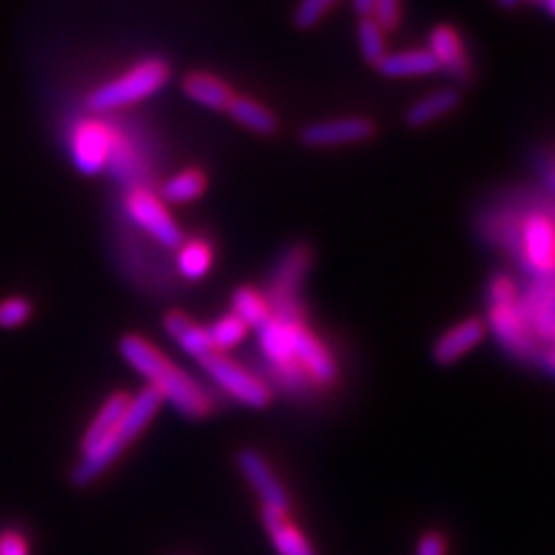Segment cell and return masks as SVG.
Returning <instances> with one entry per match:
<instances>
[{
    "instance_id": "6da1fadb",
    "label": "cell",
    "mask_w": 555,
    "mask_h": 555,
    "mask_svg": "<svg viewBox=\"0 0 555 555\" xmlns=\"http://www.w3.org/2000/svg\"><path fill=\"white\" fill-rule=\"evenodd\" d=\"M118 352L130 366L149 379V387L160 393L179 414L188 420H204L214 412V398L199 382L169 361L158 347L137 334H126L118 343Z\"/></svg>"
},
{
    "instance_id": "7a4b0ae2",
    "label": "cell",
    "mask_w": 555,
    "mask_h": 555,
    "mask_svg": "<svg viewBox=\"0 0 555 555\" xmlns=\"http://www.w3.org/2000/svg\"><path fill=\"white\" fill-rule=\"evenodd\" d=\"M160 405L163 398L153 387L139 391L130 401L126 414L120 416V422L107 433V438L95 444L89 454H81V461L75 465L73 475H69L77 489H86V486H91L95 479L107 473L120 459V454L146 430Z\"/></svg>"
},
{
    "instance_id": "3957f363",
    "label": "cell",
    "mask_w": 555,
    "mask_h": 555,
    "mask_svg": "<svg viewBox=\"0 0 555 555\" xmlns=\"http://www.w3.org/2000/svg\"><path fill=\"white\" fill-rule=\"evenodd\" d=\"M486 328L512 359L520 363H537L542 354V343L534 338L518 304V289L509 275H493L489 283V322Z\"/></svg>"
},
{
    "instance_id": "277c9868",
    "label": "cell",
    "mask_w": 555,
    "mask_h": 555,
    "mask_svg": "<svg viewBox=\"0 0 555 555\" xmlns=\"http://www.w3.org/2000/svg\"><path fill=\"white\" fill-rule=\"evenodd\" d=\"M310 264H312V250L304 246V243L287 248L283 257L278 259V264L271 273L269 289L264 294L271 318L275 322L287 324V326L306 324V310H304L299 292L310 271Z\"/></svg>"
},
{
    "instance_id": "5b68a950",
    "label": "cell",
    "mask_w": 555,
    "mask_h": 555,
    "mask_svg": "<svg viewBox=\"0 0 555 555\" xmlns=\"http://www.w3.org/2000/svg\"><path fill=\"white\" fill-rule=\"evenodd\" d=\"M171 77V67L163 59H149L130 67L126 75L102 83L89 98H86V107L95 114L114 112L120 107H128L139 100H146L158 93Z\"/></svg>"
},
{
    "instance_id": "8992f818",
    "label": "cell",
    "mask_w": 555,
    "mask_h": 555,
    "mask_svg": "<svg viewBox=\"0 0 555 555\" xmlns=\"http://www.w3.org/2000/svg\"><path fill=\"white\" fill-rule=\"evenodd\" d=\"M199 361L202 371L208 375L214 385L228 393L232 401L246 405L250 410H264L271 403V391L259 382L248 366L230 359L222 352H206Z\"/></svg>"
},
{
    "instance_id": "52a82bcc",
    "label": "cell",
    "mask_w": 555,
    "mask_h": 555,
    "mask_svg": "<svg viewBox=\"0 0 555 555\" xmlns=\"http://www.w3.org/2000/svg\"><path fill=\"white\" fill-rule=\"evenodd\" d=\"M69 153H73L77 171H81L83 177H95L112 160L114 132L100 120H79L73 137H69Z\"/></svg>"
},
{
    "instance_id": "ba28073f",
    "label": "cell",
    "mask_w": 555,
    "mask_h": 555,
    "mask_svg": "<svg viewBox=\"0 0 555 555\" xmlns=\"http://www.w3.org/2000/svg\"><path fill=\"white\" fill-rule=\"evenodd\" d=\"M126 211L134 220L137 228H142L165 248H179L183 243V232L171 214L165 208L158 195L149 193V190L137 188L128 195Z\"/></svg>"
},
{
    "instance_id": "9c48e42d",
    "label": "cell",
    "mask_w": 555,
    "mask_h": 555,
    "mask_svg": "<svg viewBox=\"0 0 555 555\" xmlns=\"http://www.w3.org/2000/svg\"><path fill=\"white\" fill-rule=\"evenodd\" d=\"M377 134V124L363 116H347L308 124L299 130V142L306 149H328L343 144H359L369 142Z\"/></svg>"
},
{
    "instance_id": "30bf717a",
    "label": "cell",
    "mask_w": 555,
    "mask_h": 555,
    "mask_svg": "<svg viewBox=\"0 0 555 555\" xmlns=\"http://www.w3.org/2000/svg\"><path fill=\"white\" fill-rule=\"evenodd\" d=\"M518 304L534 338L544 345H551L555 334L553 273H534L528 289L518 297Z\"/></svg>"
},
{
    "instance_id": "8fae6325",
    "label": "cell",
    "mask_w": 555,
    "mask_h": 555,
    "mask_svg": "<svg viewBox=\"0 0 555 555\" xmlns=\"http://www.w3.org/2000/svg\"><path fill=\"white\" fill-rule=\"evenodd\" d=\"M236 465L243 473V477H246L248 483L253 486L257 498L262 500V507L289 514V509H292L289 493L285 491V486L281 483V479L275 477L269 461L259 454V451L241 449L236 454Z\"/></svg>"
},
{
    "instance_id": "7c38bea8",
    "label": "cell",
    "mask_w": 555,
    "mask_h": 555,
    "mask_svg": "<svg viewBox=\"0 0 555 555\" xmlns=\"http://www.w3.org/2000/svg\"><path fill=\"white\" fill-rule=\"evenodd\" d=\"M428 51L436 59L438 67L444 69L447 77L456 83H470L475 77L470 54L461 38V33L454 26L440 24L428 35Z\"/></svg>"
},
{
    "instance_id": "4fadbf2b",
    "label": "cell",
    "mask_w": 555,
    "mask_h": 555,
    "mask_svg": "<svg viewBox=\"0 0 555 555\" xmlns=\"http://www.w3.org/2000/svg\"><path fill=\"white\" fill-rule=\"evenodd\" d=\"M292 345H294V359H297L304 373L315 382V387L334 385L338 377V363L334 354L326 350L324 343L308 332L306 324L292 328Z\"/></svg>"
},
{
    "instance_id": "5bb4252c",
    "label": "cell",
    "mask_w": 555,
    "mask_h": 555,
    "mask_svg": "<svg viewBox=\"0 0 555 555\" xmlns=\"http://www.w3.org/2000/svg\"><path fill=\"white\" fill-rule=\"evenodd\" d=\"M486 332H489V328H486L483 320L467 318L456 326L447 328V332L433 343L430 357L442 369L454 366V363H459L463 357H467L475 350V347L483 340Z\"/></svg>"
},
{
    "instance_id": "9a60e30c",
    "label": "cell",
    "mask_w": 555,
    "mask_h": 555,
    "mask_svg": "<svg viewBox=\"0 0 555 555\" xmlns=\"http://www.w3.org/2000/svg\"><path fill=\"white\" fill-rule=\"evenodd\" d=\"M518 243L528 269L534 273H553V222L548 216H530Z\"/></svg>"
},
{
    "instance_id": "2e32d148",
    "label": "cell",
    "mask_w": 555,
    "mask_h": 555,
    "mask_svg": "<svg viewBox=\"0 0 555 555\" xmlns=\"http://www.w3.org/2000/svg\"><path fill=\"white\" fill-rule=\"evenodd\" d=\"M461 102L463 93L459 89H438L412 102L403 114V124L412 130L426 128L430 124H436V120L454 114L461 107Z\"/></svg>"
},
{
    "instance_id": "e0dca14e",
    "label": "cell",
    "mask_w": 555,
    "mask_h": 555,
    "mask_svg": "<svg viewBox=\"0 0 555 555\" xmlns=\"http://www.w3.org/2000/svg\"><path fill=\"white\" fill-rule=\"evenodd\" d=\"M181 86H183V93L190 100L214 112H228L232 98L236 95L228 81L218 79L211 73H202V69H195V73L185 75Z\"/></svg>"
},
{
    "instance_id": "ac0fdd59",
    "label": "cell",
    "mask_w": 555,
    "mask_h": 555,
    "mask_svg": "<svg viewBox=\"0 0 555 555\" xmlns=\"http://www.w3.org/2000/svg\"><path fill=\"white\" fill-rule=\"evenodd\" d=\"M262 524L278 555H318L304 532L289 524V514L262 507Z\"/></svg>"
},
{
    "instance_id": "d6986e66",
    "label": "cell",
    "mask_w": 555,
    "mask_h": 555,
    "mask_svg": "<svg viewBox=\"0 0 555 555\" xmlns=\"http://www.w3.org/2000/svg\"><path fill=\"white\" fill-rule=\"evenodd\" d=\"M375 67H377V73L387 79L436 75L440 69L428 49H412V51H396V54H385Z\"/></svg>"
},
{
    "instance_id": "ffe728a7",
    "label": "cell",
    "mask_w": 555,
    "mask_h": 555,
    "mask_svg": "<svg viewBox=\"0 0 555 555\" xmlns=\"http://www.w3.org/2000/svg\"><path fill=\"white\" fill-rule=\"evenodd\" d=\"M292 328L294 326L275 322L273 318H269L262 326H257V340L264 361L273 363V366H299L297 359H294Z\"/></svg>"
},
{
    "instance_id": "44dd1931",
    "label": "cell",
    "mask_w": 555,
    "mask_h": 555,
    "mask_svg": "<svg viewBox=\"0 0 555 555\" xmlns=\"http://www.w3.org/2000/svg\"><path fill=\"white\" fill-rule=\"evenodd\" d=\"M228 114L236 120L238 126L248 128L259 137H273L278 132V126H281V120H278V116L267 107V104L257 102L248 95H234L228 107Z\"/></svg>"
},
{
    "instance_id": "7402d4cb",
    "label": "cell",
    "mask_w": 555,
    "mask_h": 555,
    "mask_svg": "<svg viewBox=\"0 0 555 555\" xmlns=\"http://www.w3.org/2000/svg\"><path fill=\"white\" fill-rule=\"evenodd\" d=\"M163 326L165 332L177 340L181 350L188 352L190 357L202 359L206 352H211V345H208V338H206V328L195 324L185 315V312L169 310L163 320Z\"/></svg>"
},
{
    "instance_id": "603a6c76",
    "label": "cell",
    "mask_w": 555,
    "mask_h": 555,
    "mask_svg": "<svg viewBox=\"0 0 555 555\" xmlns=\"http://www.w3.org/2000/svg\"><path fill=\"white\" fill-rule=\"evenodd\" d=\"M130 393L126 391H116L112 393L104 405L100 408V412L95 414V420L91 422V426L86 428L83 438H81V454H89V451L100 444L104 438H107V433L120 422V416L126 414V410L130 408Z\"/></svg>"
},
{
    "instance_id": "cb8c5ba5",
    "label": "cell",
    "mask_w": 555,
    "mask_h": 555,
    "mask_svg": "<svg viewBox=\"0 0 555 555\" xmlns=\"http://www.w3.org/2000/svg\"><path fill=\"white\" fill-rule=\"evenodd\" d=\"M206 190V177L199 169H185L173 173L171 179L165 181L160 188V199L167 204H190L204 195Z\"/></svg>"
},
{
    "instance_id": "d4e9b609",
    "label": "cell",
    "mask_w": 555,
    "mask_h": 555,
    "mask_svg": "<svg viewBox=\"0 0 555 555\" xmlns=\"http://www.w3.org/2000/svg\"><path fill=\"white\" fill-rule=\"evenodd\" d=\"M214 264V250L204 238H193L179 246L177 269L185 281H202V278L211 271Z\"/></svg>"
},
{
    "instance_id": "484cf974",
    "label": "cell",
    "mask_w": 555,
    "mask_h": 555,
    "mask_svg": "<svg viewBox=\"0 0 555 555\" xmlns=\"http://www.w3.org/2000/svg\"><path fill=\"white\" fill-rule=\"evenodd\" d=\"M232 312L248 328L262 326L271 318V310H269L264 294L257 292L255 287H236L234 289Z\"/></svg>"
},
{
    "instance_id": "4316f807",
    "label": "cell",
    "mask_w": 555,
    "mask_h": 555,
    "mask_svg": "<svg viewBox=\"0 0 555 555\" xmlns=\"http://www.w3.org/2000/svg\"><path fill=\"white\" fill-rule=\"evenodd\" d=\"M248 334V326L243 324L234 312H228V315L218 318L211 326L206 328V338L208 345H211L214 352H228L232 347H236Z\"/></svg>"
},
{
    "instance_id": "83f0119b",
    "label": "cell",
    "mask_w": 555,
    "mask_h": 555,
    "mask_svg": "<svg viewBox=\"0 0 555 555\" xmlns=\"http://www.w3.org/2000/svg\"><path fill=\"white\" fill-rule=\"evenodd\" d=\"M357 38H359V49L361 56L366 63L377 65L379 59L387 54V40H385V30L373 20V16H363L357 24Z\"/></svg>"
},
{
    "instance_id": "f1b7e54d",
    "label": "cell",
    "mask_w": 555,
    "mask_h": 555,
    "mask_svg": "<svg viewBox=\"0 0 555 555\" xmlns=\"http://www.w3.org/2000/svg\"><path fill=\"white\" fill-rule=\"evenodd\" d=\"M336 3L338 0H299V5L294 8V14H292L294 28L299 30L315 28L322 22V16Z\"/></svg>"
},
{
    "instance_id": "f546056e",
    "label": "cell",
    "mask_w": 555,
    "mask_h": 555,
    "mask_svg": "<svg viewBox=\"0 0 555 555\" xmlns=\"http://www.w3.org/2000/svg\"><path fill=\"white\" fill-rule=\"evenodd\" d=\"M33 304L26 297H10L0 301V328H16L30 320Z\"/></svg>"
},
{
    "instance_id": "4dcf8cb0",
    "label": "cell",
    "mask_w": 555,
    "mask_h": 555,
    "mask_svg": "<svg viewBox=\"0 0 555 555\" xmlns=\"http://www.w3.org/2000/svg\"><path fill=\"white\" fill-rule=\"evenodd\" d=\"M373 20L385 33L401 26V0H373Z\"/></svg>"
},
{
    "instance_id": "1f68e13d",
    "label": "cell",
    "mask_w": 555,
    "mask_h": 555,
    "mask_svg": "<svg viewBox=\"0 0 555 555\" xmlns=\"http://www.w3.org/2000/svg\"><path fill=\"white\" fill-rule=\"evenodd\" d=\"M0 555H30L26 537L20 530H0Z\"/></svg>"
},
{
    "instance_id": "d6a6232c",
    "label": "cell",
    "mask_w": 555,
    "mask_h": 555,
    "mask_svg": "<svg viewBox=\"0 0 555 555\" xmlns=\"http://www.w3.org/2000/svg\"><path fill=\"white\" fill-rule=\"evenodd\" d=\"M416 555H447V542L444 537L436 530L422 534L420 546H416Z\"/></svg>"
},
{
    "instance_id": "836d02e7",
    "label": "cell",
    "mask_w": 555,
    "mask_h": 555,
    "mask_svg": "<svg viewBox=\"0 0 555 555\" xmlns=\"http://www.w3.org/2000/svg\"><path fill=\"white\" fill-rule=\"evenodd\" d=\"M553 357H555L553 347L546 345L544 350H542V354H540V361H537V366H542L546 375H553V371H555V359Z\"/></svg>"
},
{
    "instance_id": "e575fe53",
    "label": "cell",
    "mask_w": 555,
    "mask_h": 555,
    "mask_svg": "<svg viewBox=\"0 0 555 555\" xmlns=\"http://www.w3.org/2000/svg\"><path fill=\"white\" fill-rule=\"evenodd\" d=\"M352 8L359 20H363V16H373V0H352Z\"/></svg>"
},
{
    "instance_id": "d590c367",
    "label": "cell",
    "mask_w": 555,
    "mask_h": 555,
    "mask_svg": "<svg viewBox=\"0 0 555 555\" xmlns=\"http://www.w3.org/2000/svg\"><path fill=\"white\" fill-rule=\"evenodd\" d=\"M495 3H498L502 10H516L520 0H495Z\"/></svg>"
},
{
    "instance_id": "8d00e7d4",
    "label": "cell",
    "mask_w": 555,
    "mask_h": 555,
    "mask_svg": "<svg viewBox=\"0 0 555 555\" xmlns=\"http://www.w3.org/2000/svg\"><path fill=\"white\" fill-rule=\"evenodd\" d=\"M540 3L544 5V10L553 16L555 14V0H540Z\"/></svg>"
},
{
    "instance_id": "74e56055",
    "label": "cell",
    "mask_w": 555,
    "mask_h": 555,
    "mask_svg": "<svg viewBox=\"0 0 555 555\" xmlns=\"http://www.w3.org/2000/svg\"><path fill=\"white\" fill-rule=\"evenodd\" d=\"M532 3H540V0H532Z\"/></svg>"
}]
</instances>
